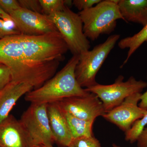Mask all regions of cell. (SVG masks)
Segmentation results:
<instances>
[{
	"mask_svg": "<svg viewBox=\"0 0 147 147\" xmlns=\"http://www.w3.org/2000/svg\"><path fill=\"white\" fill-rule=\"evenodd\" d=\"M80 55H73L65 65L41 87L26 94L25 100L32 103L57 102L64 98L87 94L76 80L75 70Z\"/></svg>",
	"mask_w": 147,
	"mask_h": 147,
	"instance_id": "obj_1",
	"label": "cell"
},
{
	"mask_svg": "<svg viewBox=\"0 0 147 147\" xmlns=\"http://www.w3.org/2000/svg\"><path fill=\"white\" fill-rule=\"evenodd\" d=\"M16 36L27 63L61 61L69 50L59 31L38 36L19 34Z\"/></svg>",
	"mask_w": 147,
	"mask_h": 147,
	"instance_id": "obj_2",
	"label": "cell"
},
{
	"mask_svg": "<svg viewBox=\"0 0 147 147\" xmlns=\"http://www.w3.org/2000/svg\"><path fill=\"white\" fill-rule=\"evenodd\" d=\"M119 1H101L91 8L79 11L87 38L94 40L100 35L110 34L115 28L117 20L125 21L120 11Z\"/></svg>",
	"mask_w": 147,
	"mask_h": 147,
	"instance_id": "obj_3",
	"label": "cell"
},
{
	"mask_svg": "<svg viewBox=\"0 0 147 147\" xmlns=\"http://www.w3.org/2000/svg\"><path fill=\"white\" fill-rule=\"evenodd\" d=\"M48 16L73 55H80L89 50L90 42L84 34L83 22L78 13L66 7Z\"/></svg>",
	"mask_w": 147,
	"mask_h": 147,
	"instance_id": "obj_4",
	"label": "cell"
},
{
	"mask_svg": "<svg viewBox=\"0 0 147 147\" xmlns=\"http://www.w3.org/2000/svg\"><path fill=\"white\" fill-rule=\"evenodd\" d=\"M120 36L117 34L110 36L103 43L80 55L75 74L78 84L82 88H88L98 84L96 81V74Z\"/></svg>",
	"mask_w": 147,
	"mask_h": 147,
	"instance_id": "obj_5",
	"label": "cell"
},
{
	"mask_svg": "<svg viewBox=\"0 0 147 147\" xmlns=\"http://www.w3.org/2000/svg\"><path fill=\"white\" fill-rule=\"evenodd\" d=\"M124 79L123 76L120 75L113 84L105 85L98 83L85 89L97 96L102 102L105 113H108L121 104L126 98L142 93L147 87V82L138 81L133 76H130L126 82H123Z\"/></svg>",
	"mask_w": 147,
	"mask_h": 147,
	"instance_id": "obj_6",
	"label": "cell"
},
{
	"mask_svg": "<svg viewBox=\"0 0 147 147\" xmlns=\"http://www.w3.org/2000/svg\"><path fill=\"white\" fill-rule=\"evenodd\" d=\"M46 103H32L22 114L20 122L35 147L53 146L55 143L51 128Z\"/></svg>",
	"mask_w": 147,
	"mask_h": 147,
	"instance_id": "obj_7",
	"label": "cell"
},
{
	"mask_svg": "<svg viewBox=\"0 0 147 147\" xmlns=\"http://www.w3.org/2000/svg\"><path fill=\"white\" fill-rule=\"evenodd\" d=\"M57 103L64 112L84 120L94 122L105 113L101 100L90 92L84 95L66 98Z\"/></svg>",
	"mask_w": 147,
	"mask_h": 147,
	"instance_id": "obj_8",
	"label": "cell"
},
{
	"mask_svg": "<svg viewBox=\"0 0 147 147\" xmlns=\"http://www.w3.org/2000/svg\"><path fill=\"white\" fill-rule=\"evenodd\" d=\"M9 15L21 34L38 36L58 31L53 21L43 13L21 8Z\"/></svg>",
	"mask_w": 147,
	"mask_h": 147,
	"instance_id": "obj_9",
	"label": "cell"
},
{
	"mask_svg": "<svg viewBox=\"0 0 147 147\" xmlns=\"http://www.w3.org/2000/svg\"><path fill=\"white\" fill-rule=\"evenodd\" d=\"M142 94L137 93L129 96L118 106L105 113L102 117L125 133L136 121L142 119L147 113V110L139 106Z\"/></svg>",
	"mask_w": 147,
	"mask_h": 147,
	"instance_id": "obj_10",
	"label": "cell"
},
{
	"mask_svg": "<svg viewBox=\"0 0 147 147\" xmlns=\"http://www.w3.org/2000/svg\"><path fill=\"white\" fill-rule=\"evenodd\" d=\"M0 147H35L20 121L11 115L0 122Z\"/></svg>",
	"mask_w": 147,
	"mask_h": 147,
	"instance_id": "obj_11",
	"label": "cell"
},
{
	"mask_svg": "<svg viewBox=\"0 0 147 147\" xmlns=\"http://www.w3.org/2000/svg\"><path fill=\"white\" fill-rule=\"evenodd\" d=\"M47 114L55 143L61 147H68L73 139L64 113L57 102L48 103Z\"/></svg>",
	"mask_w": 147,
	"mask_h": 147,
	"instance_id": "obj_12",
	"label": "cell"
},
{
	"mask_svg": "<svg viewBox=\"0 0 147 147\" xmlns=\"http://www.w3.org/2000/svg\"><path fill=\"white\" fill-rule=\"evenodd\" d=\"M32 85L21 81H11L0 91V122L9 116L18 99L34 89Z\"/></svg>",
	"mask_w": 147,
	"mask_h": 147,
	"instance_id": "obj_13",
	"label": "cell"
},
{
	"mask_svg": "<svg viewBox=\"0 0 147 147\" xmlns=\"http://www.w3.org/2000/svg\"><path fill=\"white\" fill-rule=\"evenodd\" d=\"M119 8L125 22L147 24V0H119Z\"/></svg>",
	"mask_w": 147,
	"mask_h": 147,
	"instance_id": "obj_14",
	"label": "cell"
},
{
	"mask_svg": "<svg viewBox=\"0 0 147 147\" xmlns=\"http://www.w3.org/2000/svg\"><path fill=\"white\" fill-rule=\"evenodd\" d=\"M64 113L73 139L85 136H94L92 129L94 122L84 120L68 113Z\"/></svg>",
	"mask_w": 147,
	"mask_h": 147,
	"instance_id": "obj_15",
	"label": "cell"
},
{
	"mask_svg": "<svg viewBox=\"0 0 147 147\" xmlns=\"http://www.w3.org/2000/svg\"><path fill=\"white\" fill-rule=\"evenodd\" d=\"M147 40V24L139 32L131 36L127 37L121 40L118 42V46L121 49H129L127 56L121 67L128 62L133 53Z\"/></svg>",
	"mask_w": 147,
	"mask_h": 147,
	"instance_id": "obj_16",
	"label": "cell"
},
{
	"mask_svg": "<svg viewBox=\"0 0 147 147\" xmlns=\"http://www.w3.org/2000/svg\"><path fill=\"white\" fill-rule=\"evenodd\" d=\"M147 125V112L142 119L136 121L131 128L125 132V140L131 144L137 142L139 135Z\"/></svg>",
	"mask_w": 147,
	"mask_h": 147,
	"instance_id": "obj_17",
	"label": "cell"
},
{
	"mask_svg": "<svg viewBox=\"0 0 147 147\" xmlns=\"http://www.w3.org/2000/svg\"><path fill=\"white\" fill-rule=\"evenodd\" d=\"M42 13L49 16L64 10L67 7L65 0H39Z\"/></svg>",
	"mask_w": 147,
	"mask_h": 147,
	"instance_id": "obj_18",
	"label": "cell"
},
{
	"mask_svg": "<svg viewBox=\"0 0 147 147\" xmlns=\"http://www.w3.org/2000/svg\"><path fill=\"white\" fill-rule=\"evenodd\" d=\"M68 147H101L100 142L94 136L74 138Z\"/></svg>",
	"mask_w": 147,
	"mask_h": 147,
	"instance_id": "obj_19",
	"label": "cell"
},
{
	"mask_svg": "<svg viewBox=\"0 0 147 147\" xmlns=\"http://www.w3.org/2000/svg\"><path fill=\"white\" fill-rule=\"evenodd\" d=\"M15 26L12 22H7L0 18V39L12 35L19 34L20 32L17 29L13 28Z\"/></svg>",
	"mask_w": 147,
	"mask_h": 147,
	"instance_id": "obj_20",
	"label": "cell"
},
{
	"mask_svg": "<svg viewBox=\"0 0 147 147\" xmlns=\"http://www.w3.org/2000/svg\"><path fill=\"white\" fill-rule=\"evenodd\" d=\"M11 80L10 69L5 65L0 63V91L9 84Z\"/></svg>",
	"mask_w": 147,
	"mask_h": 147,
	"instance_id": "obj_21",
	"label": "cell"
},
{
	"mask_svg": "<svg viewBox=\"0 0 147 147\" xmlns=\"http://www.w3.org/2000/svg\"><path fill=\"white\" fill-rule=\"evenodd\" d=\"M18 1L21 8L42 13V8L38 0H19Z\"/></svg>",
	"mask_w": 147,
	"mask_h": 147,
	"instance_id": "obj_22",
	"label": "cell"
},
{
	"mask_svg": "<svg viewBox=\"0 0 147 147\" xmlns=\"http://www.w3.org/2000/svg\"><path fill=\"white\" fill-rule=\"evenodd\" d=\"M0 7L8 14L21 8L18 1L0 0Z\"/></svg>",
	"mask_w": 147,
	"mask_h": 147,
	"instance_id": "obj_23",
	"label": "cell"
},
{
	"mask_svg": "<svg viewBox=\"0 0 147 147\" xmlns=\"http://www.w3.org/2000/svg\"><path fill=\"white\" fill-rule=\"evenodd\" d=\"M101 0H74L73 5L80 11L86 10L101 2Z\"/></svg>",
	"mask_w": 147,
	"mask_h": 147,
	"instance_id": "obj_24",
	"label": "cell"
},
{
	"mask_svg": "<svg viewBox=\"0 0 147 147\" xmlns=\"http://www.w3.org/2000/svg\"><path fill=\"white\" fill-rule=\"evenodd\" d=\"M137 142L138 147H147V127L144 129Z\"/></svg>",
	"mask_w": 147,
	"mask_h": 147,
	"instance_id": "obj_25",
	"label": "cell"
},
{
	"mask_svg": "<svg viewBox=\"0 0 147 147\" xmlns=\"http://www.w3.org/2000/svg\"><path fill=\"white\" fill-rule=\"evenodd\" d=\"M139 106L142 109L147 111V90L144 94H142Z\"/></svg>",
	"mask_w": 147,
	"mask_h": 147,
	"instance_id": "obj_26",
	"label": "cell"
},
{
	"mask_svg": "<svg viewBox=\"0 0 147 147\" xmlns=\"http://www.w3.org/2000/svg\"><path fill=\"white\" fill-rule=\"evenodd\" d=\"M0 18L5 21L13 23V20L10 15L8 13H6L5 11L3 10L1 7H0Z\"/></svg>",
	"mask_w": 147,
	"mask_h": 147,
	"instance_id": "obj_27",
	"label": "cell"
},
{
	"mask_svg": "<svg viewBox=\"0 0 147 147\" xmlns=\"http://www.w3.org/2000/svg\"><path fill=\"white\" fill-rule=\"evenodd\" d=\"M113 147H121L119 146H118L115 144H113Z\"/></svg>",
	"mask_w": 147,
	"mask_h": 147,
	"instance_id": "obj_28",
	"label": "cell"
},
{
	"mask_svg": "<svg viewBox=\"0 0 147 147\" xmlns=\"http://www.w3.org/2000/svg\"><path fill=\"white\" fill-rule=\"evenodd\" d=\"M38 147H53V146H43V145H41V146H39Z\"/></svg>",
	"mask_w": 147,
	"mask_h": 147,
	"instance_id": "obj_29",
	"label": "cell"
},
{
	"mask_svg": "<svg viewBox=\"0 0 147 147\" xmlns=\"http://www.w3.org/2000/svg\"></svg>",
	"mask_w": 147,
	"mask_h": 147,
	"instance_id": "obj_30",
	"label": "cell"
}]
</instances>
